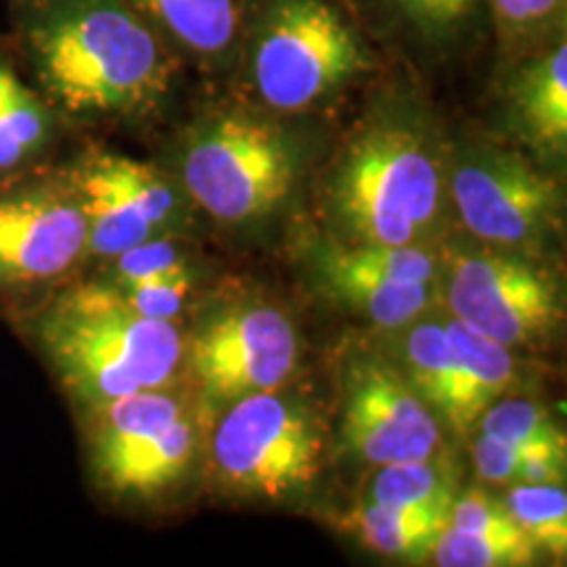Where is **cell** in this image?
Returning a JSON list of instances; mask_svg holds the SVG:
<instances>
[{
    "label": "cell",
    "instance_id": "6da1fadb",
    "mask_svg": "<svg viewBox=\"0 0 567 567\" xmlns=\"http://www.w3.org/2000/svg\"><path fill=\"white\" fill-rule=\"evenodd\" d=\"M17 48L61 118L140 122L172 101L182 59L126 0H11Z\"/></svg>",
    "mask_w": 567,
    "mask_h": 567
},
{
    "label": "cell",
    "instance_id": "7a4b0ae2",
    "mask_svg": "<svg viewBox=\"0 0 567 567\" xmlns=\"http://www.w3.org/2000/svg\"><path fill=\"white\" fill-rule=\"evenodd\" d=\"M446 142L425 97L381 87L323 179L326 221L344 245H421L442 221Z\"/></svg>",
    "mask_w": 567,
    "mask_h": 567
},
{
    "label": "cell",
    "instance_id": "3957f363",
    "mask_svg": "<svg viewBox=\"0 0 567 567\" xmlns=\"http://www.w3.org/2000/svg\"><path fill=\"white\" fill-rule=\"evenodd\" d=\"M379 71L373 40L337 0H239L231 74L252 103L308 116Z\"/></svg>",
    "mask_w": 567,
    "mask_h": 567
},
{
    "label": "cell",
    "instance_id": "277c9868",
    "mask_svg": "<svg viewBox=\"0 0 567 567\" xmlns=\"http://www.w3.org/2000/svg\"><path fill=\"white\" fill-rule=\"evenodd\" d=\"M32 337L82 410L166 389L184 365L176 321L145 318L105 281L69 287L32 318Z\"/></svg>",
    "mask_w": 567,
    "mask_h": 567
},
{
    "label": "cell",
    "instance_id": "5b68a950",
    "mask_svg": "<svg viewBox=\"0 0 567 567\" xmlns=\"http://www.w3.org/2000/svg\"><path fill=\"white\" fill-rule=\"evenodd\" d=\"M184 195L216 221H264L292 195L300 174V142L289 116L250 97L200 109L179 134Z\"/></svg>",
    "mask_w": 567,
    "mask_h": 567
},
{
    "label": "cell",
    "instance_id": "8992f818",
    "mask_svg": "<svg viewBox=\"0 0 567 567\" xmlns=\"http://www.w3.org/2000/svg\"><path fill=\"white\" fill-rule=\"evenodd\" d=\"M446 189L478 243L544 255L563 229V189L520 151L486 134L446 147Z\"/></svg>",
    "mask_w": 567,
    "mask_h": 567
},
{
    "label": "cell",
    "instance_id": "52a82bcc",
    "mask_svg": "<svg viewBox=\"0 0 567 567\" xmlns=\"http://www.w3.org/2000/svg\"><path fill=\"white\" fill-rule=\"evenodd\" d=\"M321 463L323 429L313 405L281 386L229 402L210 436L213 476L247 499L300 496L316 484Z\"/></svg>",
    "mask_w": 567,
    "mask_h": 567
},
{
    "label": "cell",
    "instance_id": "ba28073f",
    "mask_svg": "<svg viewBox=\"0 0 567 567\" xmlns=\"http://www.w3.org/2000/svg\"><path fill=\"white\" fill-rule=\"evenodd\" d=\"M84 413L90 473L116 499H151L193 465L197 429L166 389H142Z\"/></svg>",
    "mask_w": 567,
    "mask_h": 567
},
{
    "label": "cell",
    "instance_id": "9c48e42d",
    "mask_svg": "<svg viewBox=\"0 0 567 567\" xmlns=\"http://www.w3.org/2000/svg\"><path fill=\"white\" fill-rule=\"evenodd\" d=\"M450 316L509 347L536 350L563 323V295L549 268L502 247H460L442 258Z\"/></svg>",
    "mask_w": 567,
    "mask_h": 567
},
{
    "label": "cell",
    "instance_id": "30bf717a",
    "mask_svg": "<svg viewBox=\"0 0 567 567\" xmlns=\"http://www.w3.org/2000/svg\"><path fill=\"white\" fill-rule=\"evenodd\" d=\"M300 360L292 318L271 302H234L213 310L184 337V365L213 405H229L245 394L279 389Z\"/></svg>",
    "mask_w": 567,
    "mask_h": 567
},
{
    "label": "cell",
    "instance_id": "8fae6325",
    "mask_svg": "<svg viewBox=\"0 0 567 567\" xmlns=\"http://www.w3.org/2000/svg\"><path fill=\"white\" fill-rule=\"evenodd\" d=\"M87 245V218L66 172L0 182V292L66 279L90 258Z\"/></svg>",
    "mask_w": 567,
    "mask_h": 567
},
{
    "label": "cell",
    "instance_id": "7c38bea8",
    "mask_svg": "<svg viewBox=\"0 0 567 567\" xmlns=\"http://www.w3.org/2000/svg\"><path fill=\"white\" fill-rule=\"evenodd\" d=\"M66 176L87 218L90 258L109 264L155 234H179L187 195L155 166L111 151H87Z\"/></svg>",
    "mask_w": 567,
    "mask_h": 567
},
{
    "label": "cell",
    "instance_id": "4fadbf2b",
    "mask_svg": "<svg viewBox=\"0 0 567 567\" xmlns=\"http://www.w3.org/2000/svg\"><path fill=\"white\" fill-rule=\"evenodd\" d=\"M344 450L381 467L442 455V417L417 396L400 368L379 358L350 365L342 396Z\"/></svg>",
    "mask_w": 567,
    "mask_h": 567
},
{
    "label": "cell",
    "instance_id": "5bb4252c",
    "mask_svg": "<svg viewBox=\"0 0 567 567\" xmlns=\"http://www.w3.org/2000/svg\"><path fill=\"white\" fill-rule=\"evenodd\" d=\"M499 118L513 140L547 163L567 153V40L505 59L496 90Z\"/></svg>",
    "mask_w": 567,
    "mask_h": 567
},
{
    "label": "cell",
    "instance_id": "9a60e30c",
    "mask_svg": "<svg viewBox=\"0 0 567 567\" xmlns=\"http://www.w3.org/2000/svg\"><path fill=\"white\" fill-rule=\"evenodd\" d=\"M360 9L371 13L375 32L423 63L457 59L492 27L486 0H360Z\"/></svg>",
    "mask_w": 567,
    "mask_h": 567
},
{
    "label": "cell",
    "instance_id": "2e32d148",
    "mask_svg": "<svg viewBox=\"0 0 567 567\" xmlns=\"http://www.w3.org/2000/svg\"><path fill=\"white\" fill-rule=\"evenodd\" d=\"M182 63L226 76L234 69L239 0H126Z\"/></svg>",
    "mask_w": 567,
    "mask_h": 567
},
{
    "label": "cell",
    "instance_id": "e0dca14e",
    "mask_svg": "<svg viewBox=\"0 0 567 567\" xmlns=\"http://www.w3.org/2000/svg\"><path fill=\"white\" fill-rule=\"evenodd\" d=\"M452 360L457 375V434H467L478 415L507 394L513 386L517 363L509 347L494 342L457 318H444Z\"/></svg>",
    "mask_w": 567,
    "mask_h": 567
},
{
    "label": "cell",
    "instance_id": "ac0fdd59",
    "mask_svg": "<svg viewBox=\"0 0 567 567\" xmlns=\"http://www.w3.org/2000/svg\"><path fill=\"white\" fill-rule=\"evenodd\" d=\"M61 116L38 90L21 82L0 55V182L24 172L51 147Z\"/></svg>",
    "mask_w": 567,
    "mask_h": 567
},
{
    "label": "cell",
    "instance_id": "d6986e66",
    "mask_svg": "<svg viewBox=\"0 0 567 567\" xmlns=\"http://www.w3.org/2000/svg\"><path fill=\"white\" fill-rule=\"evenodd\" d=\"M318 271H321L326 289L344 308L354 310V313L368 318L375 326H384V329H402V326L413 323L415 318L429 313L431 302L439 295V281H392L373 274L344 271V268L326 264H318Z\"/></svg>",
    "mask_w": 567,
    "mask_h": 567
},
{
    "label": "cell",
    "instance_id": "ffe728a7",
    "mask_svg": "<svg viewBox=\"0 0 567 567\" xmlns=\"http://www.w3.org/2000/svg\"><path fill=\"white\" fill-rule=\"evenodd\" d=\"M400 337V373L417 396L442 417V423L457 425V375L446 339L444 318H415L402 326Z\"/></svg>",
    "mask_w": 567,
    "mask_h": 567
},
{
    "label": "cell",
    "instance_id": "44dd1931",
    "mask_svg": "<svg viewBox=\"0 0 567 567\" xmlns=\"http://www.w3.org/2000/svg\"><path fill=\"white\" fill-rule=\"evenodd\" d=\"M452 507H392L363 499L350 513L354 536L375 555L396 559L431 557Z\"/></svg>",
    "mask_w": 567,
    "mask_h": 567
},
{
    "label": "cell",
    "instance_id": "7402d4cb",
    "mask_svg": "<svg viewBox=\"0 0 567 567\" xmlns=\"http://www.w3.org/2000/svg\"><path fill=\"white\" fill-rule=\"evenodd\" d=\"M457 496L455 471L442 455L375 467L365 499L392 507H452Z\"/></svg>",
    "mask_w": 567,
    "mask_h": 567
},
{
    "label": "cell",
    "instance_id": "603a6c76",
    "mask_svg": "<svg viewBox=\"0 0 567 567\" xmlns=\"http://www.w3.org/2000/svg\"><path fill=\"white\" fill-rule=\"evenodd\" d=\"M502 59L538 51L565 38L567 0H486Z\"/></svg>",
    "mask_w": 567,
    "mask_h": 567
},
{
    "label": "cell",
    "instance_id": "cb8c5ba5",
    "mask_svg": "<svg viewBox=\"0 0 567 567\" xmlns=\"http://www.w3.org/2000/svg\"><path fill=\"white\" fill-rule=\"evenodd\" d=\"M316 264L373 274L392 281L431 284L442 279V258L423 245H326Z\"/></svg>",
    "mask_w": 567,
    "mask_h": 567
},
{
    "label": "cell",
    "instance_id": "d4e9b609",
    "mask_svg": "<svg viewBox=\"0 0 567 567\" xmlns=\"http://www.w3.org/2000/svg\"><path fill=\"white\" fill-rule=\"evenodd\" d=\"M502 502L538 555L547 551L551 557H565L567 494L563 484H509Z\"/></svg>",
    "mask_w": 567,
    "mask_h": 567
},
{
    "label": "cell",
    "instance_id": "484cf974",
    "mask_svg": "<svg viewBox=\"0 0 567 567\" xmlns=\"http://www.w3.org/2000/svg\"><path fill=\"white\" fill-rule=\"evenodd\" d=\"M431 557L442 567H520L534 565L538 551L523 530L492 534L444 526Z\"/></svg>",
    "mask_w": 567,
    "mask_h": 567
},
{
    "label": "cell",
    "instance_id": "4316f807",
    "mask_svg": "<svg viewBox=\"0 0 567 567\" xmlns=\"http://www.w3.org/2000/svg\"><path fill=\"white\" fill-rule=\"evenodd\" d=\"M473 429H478V434L496 439V442L513 444L517 450L563 434L547 410L534 400H523V396H499L478 415Z\"/></svg>",
    "mask_w": 567,
    "mask_h": 567
},
{
    "label": "cell",
    "instance_id": "83f0119b",
    "mask_svg": "<svg viewBox=\"0 0 567 567\" xmlns=\"http://www.w3.org/2000/svg\"><path fill=\"white\" fill-rule=\"evenodd\" d=\"M109 287L132 310H137L140 316L158 318V321H176L182 316V310L187 308L189 292L195 287V274L193 268H179V271L147 276V279L137 281L109 284Z\"/></svg>",
    "mask_w": 567,
    "mask_h": 567
},
{
    "label": "cell",
    "instance_id": "f1b7e54d",
    "mask_svg": "<svg viewBox=\"0 0 567 567\" xmlns=\"http://www.w3.org/2000/svg\"><path fill=\"white\" fill-rule=\"evenodd\" d=\"M179 268H193V255H189L187 245L179 239V234H155L145 243L134 245L122 255H116V258H111L103 281H137L147 279V276L179 271Z\"/></svg>",
    "mask_w": 567,
    "mask_h": 567
},
{
    "label": "cell",
    "instance_id": "f546056e",
    "mask_svg": "<svg viewBox=\"0 0 567 567\" xmlns=\"http://www.w3.org/2000/svg\"><path fill=\"white\" fill-rule=\"evenodd\" d=\"M523 452L513 444L496 442V439L478 434L473 442V460H476L478 476L486 484H515V471Z\"/></svg>",
    "mask_w": 567,
    "mask_h": 567
}]
</instances>
